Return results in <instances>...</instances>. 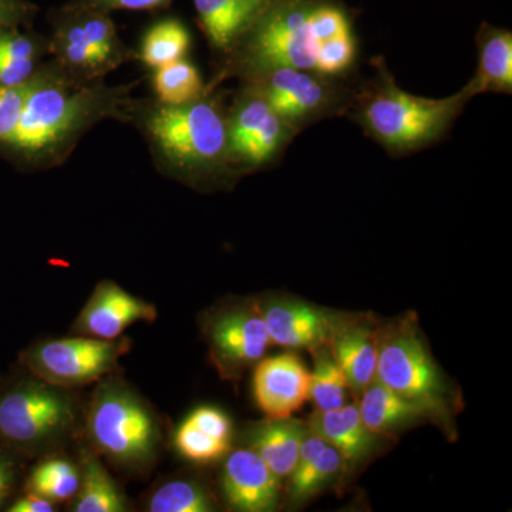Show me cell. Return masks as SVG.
Masks as SVG:
<instances>
[{
	"label": "cell",
	"mask_w": 512,
	"mask_h": 512,
	"mask_svg": "<svg viewBox=\"0 0 512 512\" xmlns=\"http://www.w3.org/2000/svg\"><path fill=\"white\" fill-rule=\"evenodd\" d=\"M89 447L127 473H146L163 450V426L151 404L119 375L104 377L84 409Z\"/></svg>",
	"instance_id": "obj_1"
},
{
	"label": "cell",
	"mask_w": 512,
	"mask_h": 512,
	"mask_svg": "<svg viewBox=\"0 0 512 512\" xmlns=\"http://www.w3.org/2000/svg\"><path fill=\"white\" fill-rule=\"evenodd\" d=\"M74 390L55 386L20 366L0 382V444L28 461L56 453L83 426Z\"/></svg>",
	"instance_id": "obj_2"
},
{
	"label": "cell",
	"mask_w": 512,
	"mask_h": 512,
	"mask_svg": "<svg viewBox=\"0 0 512 512\" xmlns=\"http://www.w3.org/2000/svg\"><path fill=\"white\" fill-rule=\"evenodd\" d=\"M375 377L419 407L427 420L453 434L460 397L431 356L416 316L407 315L380 328Z\"/></svg>",
	"instance_id": "obj_3"
},
{
	"label": "cell",
	"mask_w": 512,
	"mask_h": 512,
	"mask_svg": "<svg viewBox=\"0 0 512 512\" xmlns=\"http://www.w3.org/2000/svg\"><path fill=\"white\" fill-rule=\"evenodd\" d=\"M375 86L360 103L359 121L369 136L392 153L419 150L439 140L468 99L463 92L446 99H426L397 86L382 59Z\"/></svg>",
	"instance_id": "obj_4"
},
{
	"label": "cell",
	"mask_w": 512,
	"mask_h": 512,
	"mask_svg": "<svg viewBox=\"0 0 512 512\" xmlns=\"http://www.w3.org/2000/svg\"><path fill=\"white\" fill-rule=\"evenodd\" d=\"M93 110V93L72 90L36 73L30 80L18 126L0 150L22 160H39L69 140Z\"/></svg>",
	"instance_id": "obj_5"
},
{
	"label": "cell",
	"mask_w": 512,
	"mask_h": 512,
	"mask_svg": "<svg viewBox=\"0 0 512 512\" xmlns=\"http://www.w3.org/2000/svg\"><path fill=\"white\" fill-rule=\"evenodd\" d=\"M148 131L175 167L207 173L228 157V124L210 100L163 104L148 119Z\"/></svg>",
	"instance_id": "obj_6"
},
{
	"label": "cell",
	"mask_w": 512,
	"mask_h": 512,
	"mask_svg": "<svg viewBox=\"0 0 512 512\" xmlns=\"http://www.w3.org/2000/svg\"><path fill=\"white\" fill-rule=\"evenodd\" d=\"M126 336L113 340L43 339L19 353V365L55 386L76 390L100 382L121 370L120 359L131 350Z\"/></svg>",
	"instance_id": "obj_7"
},
{
	"label": "cell",
	"mask_w": 512,
	"mask_h": 512,
	"mask_svg": "<svg viewBox=\"0 0 512 512\" xmlns=\"http://www.w3.org/2000/svg\"><path fill=\"white\" fill-rule=\"evenodd\" d=\"M316 0H271L245 33L248 62L256 72L295 67L316 73L320 42L313 35Z\"/></svg>",
	"instance_id": "obj_8"
},
{
	"label": "cell",
	"mask_w": 512,
	"mask_h": 512,
	"mask_svg": "<svg viewBox=\"0 0 512 512\" xmlns=\"http://www.w3.org/2000/svg\"><path fill=\"white\" fill-rule=\"evenodd\" d=\"M202 333L212 365L224 380H238L264 359L272 342L256 301L227 302L205 316Z\"/></svg>",
	"instance_id": "obj_9"
},
{
	"label": "cell",
	"mask_w": 512,
	"mask_h": 512,
	"mask_svg": "<svg viewBox=\"0 0 512 512\" xmlns=\"http://www.w3.org/2000/svg\"><path fill=\"white\" fill-rule=\"evenodd\" d=\"M227 124L228 156L251 167L271 161L295 131L258 92L238 104Z\"/></svg>",
	"instance_id": "obj_10"
},
{
	"label": "cell",
	"mask_w": 512,
	"mask_h": 512,
	"mask_svg": "<svg viewBox=\"0 0 512 512\" xmlns=\"http://www.w3.org/2000/svg\"><path fill=\"white\" fill-rule=\"evenodd\" d=\"M158 311L153 303L131 295L116 282L104 279L93 289L70 332L87 338H120L138 322L153 323Z\"/></svg>",
	"instance_id": "obj_11"
},
{
	"label": "cell",
	"mask_w": 512,
	"mask_h": 512,
	"mask_svg": "<svg viewBox=\"0 0 512 512\" xmlns=\"http://www.w3.org/2000/svg\"><path fill=\"white\" fill-rule=\"evenodd\" d=\"M256 90L292 128L325 113L332 106V89L323 76L295 67H278L262 72Z\"/></svg>",
	"instance_id": "obj_12"
},
{
	"label": "cell",
	"mask_w": 512,
	"mask_h": 512,
	"mask_svg": "<svg viewBox=\"0 0 512 512\" xmlns=\"http://www.w3.org/2000/svg\"><path fill=\"white\" fill-rule=\"evenodd\" d=\"M281 478L272 473L251 448L228 451L221 474V490L229 510L275 511L281 498Z\"/></svg>",
	"instance_id": "obj_13"
},
{
	"label": "cell",
	"mask_w": 512,
	"mask_h": 512,
	"mask_svg": "<svg viewBox=\"0 0 512 512\" xmlns=\"http://www.w3.org/2000/svg\"><path fill=\"white\" fill-rule=\"evenodd\" d=\"M60 57L82 70H99L119 55V39L107 13L70 8L69 18L57 33Z\"/></svg>",
	"instance_id": "obj_14"
},
{
	"label": "cell",
	"mask_w": 512,
	"mask_h": 512,
	"mask_svg": "<svg viewBox=\"0 0 512 512\" xmlns=\"http://www.w3.org/2000/svg\"><path fill=\"white\" fill-rule=\"evenodd\" d=\"M272 345L313 350L328 345L338 315L288 299H256Z\"/></svg>",
	"instance_id": "obj_15"
},
{
	"label": "cell",
	"mask_w": 512,
	"mask_h": 512,
	"mask_svg": "<svg viewBox=\"0 0 512 512\" xmlns=\"http://www.w3.org/2000/svg\"><path fill=\"white\" fill-rule=\"evenodd\" d=\"M311 372L301 359L284 353L256 363L254 396L268 419H291L309 399Z\"/></svg>",
	"instance_id": "obj_16"
},
{
	"label": "cell",
	"mask_w": 512,
	"mask_h": 512,
	"mask_svg": "<svg viewBox=\"0 0 512 512\" xmlns=\"http://www.w3.org/2000/svg\"><path fill=\"white\" fill-rule=\"evenodd\" d=\"M380 328L372 319L338 315L328 348L346 377L350 392L360 393L376 376Z\"/></svg>",
	"instance_id": "obj_17"
},
{
	"label": "cell",
	"mask_w": 512,
	"mask_h": 512,
	"mask_svg": "<svg viewBox=\"0 0 512 512\" xmlns=\"http://www.w3.org/2000/svg\"><path fill=\"white\" fill-rule=\"evenodd\" d=\"M232 444V423L215 407L195 409L174 436L175 450L192 463L208 464L227 456Z\"/></svg>",
	"instance_id": "obj_18"
},
{
	"label": "cell",
	"mask_w": 512,
	"mask_h": 512,
	"mask_svg": "<svg viewBox=\"0 0 512 512\" xmlns=\"http://www.w3.org/2000/svg\"><path fill=\"white\" fill-rule=\"evenodd\" d=\"M306 426L311 433L336 448L345 464H357L365 460L372 453L379 437L367 429L357 404H345L329 412L316 410Z\"/></svg>",
	"instance_id": "obj_19"
},
{
	"label": "cell",
	"mask_w": 512,
	"mask_h": 512,
	"mask_svg": "<svg viewBox=\"0 0 512 512\" xmlns=\"http://www.w3.org/2000/svg\"><path fill=\"white\" fill-rule=\"evenodd\" d=\"M478 67L461 92L468 100L481 93L512 92V35L510 30L484 23L477 35Z\"/></svg>",
	"instance_id": "obj_20"
},
{
	"label": "cell",
	"mask_w": 512,
	"mask_h": 512,
	"mask_svg": "<svg viewBox=\"0 0 512 512\" xmlns=\"http://www.w3.org/2000/svg\"><path fill=\"white\" fill-rule=\"evenodd\" d=\"M308 431V426L292 420V417L284 420L268 419L248 430L245 443L282 480L291 476L295 470L299 448Z\"/></svg>",
	"instance_id": "obj_21"
},
{
	"label": "cell",
	"mask_w": 512,
	"mask_h": 512,
	"mask_svg": "<svg viewBox=\"0 0 512 512\" xmlns=\"http://www.w3.org/2000/svg\"><path fill=\"white\" fill-rule=\"evenodd\" d=\"M271 0H194L195 10L212 46L227 50L238 42Z\"/></svg>",
	"instance_id": "obj_22"
},
{
	"label": "cell",
	"mask_w": 512,
	"mask_h": 512,
	"mask_svg": "<svg viewBox=\"0 0 512 512\" xmlns=\"http://www.w3.org/2000/svg\"><path fill=\"white\" fill-rule=\"evenodd\" d=\"M343 467L345 461L339 451L308 431L299 448L295 470L289 476V500L298 504L318 494Z\"/></svg>",
	"instance_id": "obj_23"
},
{
	"label": "cell",
	"mask_w": 512,
	"mask_h": 512,
	"mask_svg": "<svg viewBox=\"0 0 512 512\" xmlns=\"http://www.w3.org/2000/svg\"><path fill=\"white\" fill-rule=\"evenodd\" d=\"M357 407L367 429L379 437L389 436L420 420H427L419 407L394 393L376 377L360 393Z\"/></svg>",
	"instance_id": "obj_24"
},
{
	"label": "cell",
	"mask_w": 512,
	"mask_h": 512,
	"mask_svg": "<svg viewBox=\"0 0 512 512\" xmlns=\"http://www.w3.org/2000/svg\"><path fill=\"white\" fill-rule=\"evenodd\" d=\"M80 487L70 500L73 512H126L130 510L119 485L110 476L101 457L90 447L80 450Z\"/></svg>",
	"instance_id": "obj_25"
},
{
	"label": "cell",
	"mask_w": 512,
	"mask_h": 512,
	"mask_svg": "<svg viewBox=\"0 0 512 512\" xmlns=\"http://www.w3.org/2000/svg\"><path fill=\"white\" fill-rule=\"evenodd\" d=\"M35 461L26 473L22 493L39 495L56 505L72 500L80 487L79 463L60 451Z\"/></svg>",
	"instance_id": "obj_26"
},
{
	"label": "cell",
	"mask_w": 512,
	"mask_h": 512,
	"mask_svg": "<svg viewBox=\"0 0 512 512\" xmlns=\"http://www.w3.org/2000/svg\"><path fill=\"white\" fill-rule=\"evenodd\" d=\"M150 512H211L217 510L210 491L192 478H173L158 485L147 501Z\"/></svg>",
	"instance_id": "obj_27"
},
{
	"label": "cell",
	"mask_w": 512,
	"mask_h": 512,
	"mask_svg": "<svg viewBox=\"0 0 512 512\" xmlns=\"http://www.w3.org/2000/svg\"><path fill=\"white\" fill-rule=\"evenodd\" d=\"M315 366L309 384V399L315 403L318 412H329L346 404L349 384L338 363L333 359L328 345L313 350Z\"/></svg>",
	"instance_id": "obj_28"
},
{
	"label": "cell",
	"mask_w": 512,
	"mask_h": 512,
	"mask_svg": "<svg viewBox=\"0 0 512 512\" xmlns=\"http://www.w3.org/2000/svg\"><path fill=\"white\" fill-rule=\"evenodd\" d=\"M190 47V33L180 20H161L148 30L141 57L148 66L158 67L183 59Z\"/></svg>",
	"instance_id": "obj_29"
},
{
	"label": "cell",
	"mask_w": 512,
	"mask_h": 512,
	"mask_svg": "<svg viewBox=\"0 0 512 512\" xmlns=\"http://www.w3.org/2000/svg\"><path fill=\"white\" fill-rule=\"evenodd\" d=\"M154 87L163 104H183L200 97V73L187 59L158 67Z\"/></svg>",
	"instance_id": "obj_30"
},
{
	"label": "cell",
	"mask_w": 512,
	"mask_h": 512,
	"mask_svg": "<svg viewBox=\"0 0 512 512\" xmlns=\"http://www.w3.org/2000/svg\"><path fill=\"white\" fill-rule=\"evenodd\" d=\"M356 55L353 33H345L320 43L316 55V73L320 76H336L352 66Z\"/></svg>",
	"instance_id": "obj_31"
},
{
	"label": "cell",
	"mask_w": 512,
	"mask_h": 512,
	"mask_svg": "<svg viewBox=\"0 0 512 512\" xmlns=\"http://www.w3.org/2000/svg\"><path fill=\"white\" fill-rule=\"evenodd\" d=\"M28 460L0 444V512L8 510L16 497L22 493Z\"/></svg>",
	"instance_id": "obj_32"
},
{
	"label": "cell",
	"mask_w": 512,
	"mask_h": 512,
	"mask_svg": "<svg viewBox=\"0 0 512 512\" xmlns=\"http://www.w3.org/2000/svg\"><path fill=\"white\" fill-rule=\"evenodd\" d=\"M30 80L28 83L16 87L0 84V146L12 136L18 126L23 103L28 96Z\"/></svg>",
	"instance_id": "obj_33"
},
{
	"label": "cell",
	"mask_w": 512,
	"mask_h": 512,
	"mask_svg": "<svg viewBox=\"0 0 512 512\" xmlns=\"http://www.w3.org/2000/svg\"><path fill=\"white\" fill-rule=\"evenodd\" d=\"M171 0H76L72 6L99 10L107 13L111 10H148L167 6Z\"/></svg>",
	"instance_id": "obj_34"
},
{
	"label": "cell",
	"mask_w": 512,
	"mask_h": 512,
	"mask_svg": "<svg viewBox=\"0 0 512 512\" xmlns=\"http://www.w3.org/2000/svg\"><path fill=\"white\" fill-rule=\"evenodd\" d=\"M35 6L25 0H0V32L15 29L32 16Z\"/></svg>",
	"instance_id": "obj_35"
},
{
	"label": "cell",
	"mask_w": 512,
	"mask_h": 512,
	"mask_svg": "<svg viewBox=\"0 0 512 512\" xmlns=\"http://www.w3.org/2000/svg\"><path fill=\"white\" fill-rule=\"evenodd\" d=\"M56 511V504L39 495L20 493L9 505L6 512H53Z\"/></svg>",
	"instance_id": "obj_36"
}]
</instances>
